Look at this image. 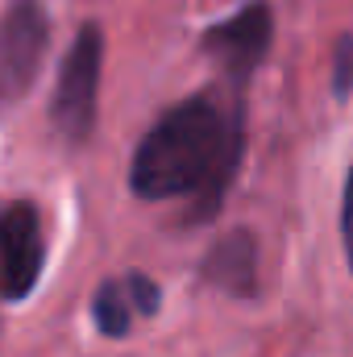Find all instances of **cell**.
<instances>
[{
  "mask_svg": "<svg viewBox=\"0 0 353 357\" xmlns=\"http://www.w3.org/2000/svg\"><path fill=\"white\" fill-rule=\"evenodd\" d=\"M241 104L233 96L200 91L158 116L142 137L129 187L142 199H179L191 195V216L208 220L241 167Z\"/></svg>",
  "mask_w": 353,
  "mask_h": 357,
  "instance_id": "1",
  "label": "cell"
},
{
  "mask_svg": "<svg viewBox=\"0 0 353 357\" xmlns=\"http://www.w3.org/2000/svg\"><path fill=\"white\" fill-rule=\"evenodd\" d=\"M100 67H104V33L100 25H84L59 67V84L50 100V121L54 129L80 146L88 142L91 125H96V100H100Z\"/></svg>",
  "mask_w": 353,
  "mask_h": 357,
  "instance_id": "2",
  "label": "cell"
},
{
  "mask_svg": "<svg viewBox=\"0 0 353 357\" xmlns=\"http://www.w3.org/2000/svg\"><path fill=\"white\" fill-rule=\"evenodd\" d=\"M50 42V21L42 0H17L0 17V104L21 100L33 88Z\"/></svg>",
  "mask_w": 353,
  "mask_h": 357,
  "instance_id": "3",
  "label": "cell"
},
{
  "mask_svg": "<svg viewBox=\"0 0 353 357\" xmlns=\"http://www.w3.org/2000/svg\"><path fill=\"white\" fill-rule=\"evenodd\" d=\"M274 38V17L266 0H250L246 8H237L233 17H225L220 25H212L204 33V54L225 71V79L233 88H241L258 67H262L266 50Z\"/></svg>",
  "mask_w": 353,
  "mask_h": 357,
  "instance_id": "4",
  "label": "cell"
},
{
  "mask_svg": "<svg viewBox=\"0 0 353 357\" xmlns=\"http://www.w3.org/2000/svg\"><path fill=\"white\" fill-rule=\"evenodd\" d=\"M46 241H42V216L29 199L0 204V295L25 299L42 274Z\"/></svg>",
  "mask_w": 353,
  "mask_h": 357,
  "instance_id": "5",
  "label": "cell"
},
{
  "mask_svg": "<svg viewBox=\"0 0 353 357\" xmlns=\"http://www.w3.org/2000/svg\"><path fill=\"white\" fill-rule=\"evenodd\" d=\"M158 307H163V291L142 270H125V274L100 282V291L91 295V320L104 337H129L133 324L150 320Z\"/></svg>",
  "mask_w": 353,
  "mask_h": 357,
  "instance_id": "6",
  "label": "cell"
},
{
  "mask_svg": "<svg viewBox=\"0 0 353 357\" xmlns=\"http://www.w3.org/2000/svg\"><path fill=\"white\" fill-rule=\"evenodd\" d=\"M200 274H204V282H212L229 295H254L258 291V241H254V233L250 229L225 233L208 250Z\"/></svg>",
  "mask_w": 353,
  "mask_h": 357,
  "instance_id": "7",
  "label": "cell"
},
{
  "mask_svg": "<svg viewBox=\"0 0 353 357\" xmlns=\"http://www.w3.org/2000/svg\"><path fill=\"white\" fill-rule=\"evenodd\" d=\"M333 88H337V96H350L353 91V33H345L337 42V54H333Z\"/></svg>",
  "mask_w": 353,
  "mask_h": 357,
  "instance_id": "8",
  "label": "cell"
},
{
  "mask_svg": "<svg viewBox=\"0 0 353 357\" xmlns=\"http://www.w3.org/2000/svg\"><path fill=\"white\" fill-rule=\"evenodd\" d=\"M341 237H345V254H350V270H353V171L345 178V199H341Z\"/></svg>",
  "mask_w": 353,
  "mask_h": 357,
  "instance_id": "9",
  "label": "cell"
}]
</instances>
